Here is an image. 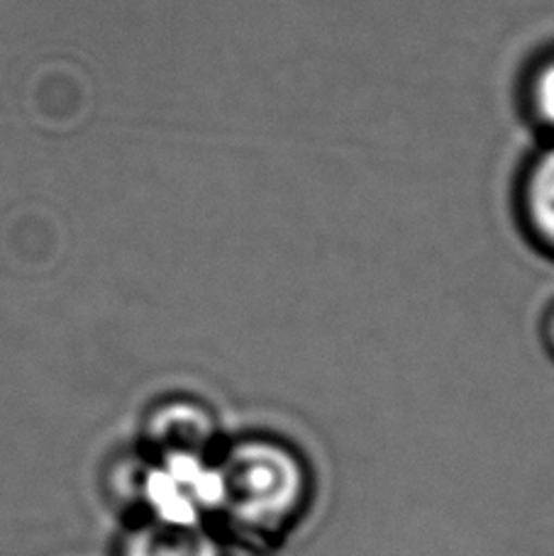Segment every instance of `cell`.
<instances>
[{
	"mask_svg": "<svg viewBox=\"0 0 554 556\" xmlns=\"http://www.w3.org/2000/svg\"><path fill=\"white\" fill-rule=\"evenodd\" d=\"M528 217L545 244L554 247V149L540 156L528 178Z\"/></svg>",
	"mask_w": 554,
	"mask_h": 556,
	"instance_id": "obj_5",
	"label": "cell"
},
{
	"mask_svg": "<svg viewBox=\"0 0 554 556\" xmlns=\"http://www.w3.org/2000/svg\"><path fill=\"white\" fill-rule=\"evenodd\" d=\"M123 556H223L207 528H172L150 522L127 538Z\"/></svg>",
	"mask_w": 554,
	"mask_h": 556,
	"instance_id": "obj_4",
	"label": "cell"
},
{
	"mask_svg": "<svg viewBox=\"0 0 554 556\" xmlns=\"http://www.w3.org/2000/svg\"><path fill=\"white\" fill-rule=\"evenodd\" d=\"M140 503L150 522L172 528H207L221 518L223 473L221 459L201 450L152 452L135 479Z\"/></svg>",
	"mask_w": 554,
	"mask_h": 556,
	"instance_id": "obj_2",
	"label": "cell"
},
{
	"mask_svg": "<svg viewBox=\"0 0 554 556\" xmlns=\"http://www.w3.org/2000/svg\"><path fill=\"white\" fill-rule=\"evenodd\" d=\"M547 342H550V350H552V354H554V313H552L550 323H547Z\"/></svg>",
	"mask_w": 554,
	"mask_h": 556,
	"instance_id": "obj_7",
	"label": "cell"
},
{
	"mask_svg": "<svg viewBox=\"0 0 554 556\" xmlns=\"http://www.w3.org/2000/svg\"><path fill=\"white\" fill-rule=\"evenodd\" d=\"M221 459V518L252 538H274L299 518L309 495L303 462L274 440H242Z\"/></svg>",
	"mask_w": 554,
	"mask_h": 556,
	"instance_id": "obj_1",
	"label": "cell"
},
{
	"mask_svg": "<svg viewBox=\"0 0 554 556\" xmlns=\"http://www.w3.org/2000/svg\"><path fill=\"white\" fill-rule=\"evenodd\" d=\"M532 101H536V111L547 125H554V62L545 64L536 76L532 84Z\"/></svg>",
	"mask_w": 554,
	"mask_h": 556,
	"instance_id": "obj_6",
	"label": "cell"
},
{
	"mask_svg": "<svg viewBox=\"0 0 554 556\" xmlns=\"http://www.w3.org/2000/svg\"><path fill=\"white\" fill-rule=\"evenodd\" d=\"M213 420L201 405L172 403L154 410L150 420L152 452L162 450H201L211 452Z\"/></svg>",
	"mask_w": 554,
	"mask_h": 556,
	"instance_id": "obj_3",
	"label": "cell"
}]
</instances>
